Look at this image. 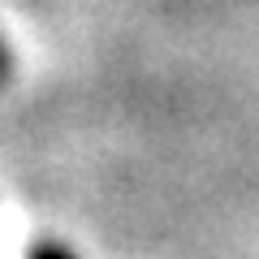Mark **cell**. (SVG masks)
Returning a JSON list of instances; mask_svg holds the SVG:
<instances>
[{
  "label": "cell",
  "instance_id": "cell-1",
  "mask_svg": "<svg viewBox=\"0 0 259 259\" xmlns=\"http://www.w3.org/2000/svg\"><path fill=\"white\" fill-rule=\"evenodd\" d=\"M26 259H78V255L65 246V242H56V238H39V242H30Z\"/></svg>",
  "mask_w": 259,
  "mask_h": 259
},
{
  "label": "cell",
  "instance_id": "cell-2",
  "mask_svg": "<svg viewBox=\"0 0 259 259\" xmlns=\"http://www.w3.org/2000/svg\"><path fill=\"white\" fill-rule=\"evenodd\" d=\"M9 74H13V52H9V44L0 39V87L9 82Z\"/></svg>",
  "mask_w": 259,
  "mask_h": 259
}]
</instances>
